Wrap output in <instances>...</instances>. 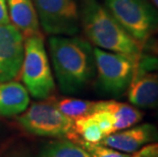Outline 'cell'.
Listing matches in <instances>:
<instances>
[{
    "mask_svg": "<svg viewBox=\"0 0 158 157\" xmlns=\"http://www.w3.org/2000/svg\"><path fill=\"white\" fill-rule=\"evenodd\" d=\"M49 50L58 86L64 94H76L88 84L95 71L94 49L79 37L51 36Z\"/></svg>",
    "mask_w": 158,
    "mask_h": 157,
    "instance_id": "1",
    "label": "cell"
},
{
    "mask_svg": "<svg viewBox=\"0 0 158 157\" xmlns=\"http://www.w3.org/2000/svg\"><path fill=\"white\" fill-rule=\"evenodd\" d=\"M80 23L91 42L97 47L139 60L143 44L131 36L105 6L97 0H85Z\"/></svg>",
    "mask_w": 158,
    "mask_h": 157,
    "instance_id": "2",
    "label": "cell"
},
{
    "mask_svg": "<svg viewBox=\"0 0 158 157\" xmlns=\"http://www.w3.org/2000/svg\"><path fill=\"white\" fill-rule=\"evenodd\" d=\"M23 81L28 92L36 99H46L55 90V83L41 34L30 36L23 42Z\"/></svg>",
    "mask_w": 158,
    "mask_h": 157,
    "instance_id": "3",
    "label": "cell"
},
{
    "mask_svg": "<svg viewBox=\"0 0 158 157\" xmlns=\"http://www.w3.org/2000/svg\"><path fill=\"white\" fill-rule=\"evenodd\" d=\"M105 7L141 44L158 33V10L147 0H105Z\"/></svg>",
    "mask_w": 158,
    "mask_h": 157,
    "instance_id": "4",
    "label": "cell"
},
{
    "mask_svg": "<svg viewBox=\"0 0 158 157\" xmlns=\"http://www.w3.org/2000/svg\"><path fill=\"white\" fill-rule=\"evenodd\" d=\"M18 121L23 129L33 135L76 140L75 121L50 102L33 103Z\"/></svg>",
    "mask_w": 158,
    "mask_h": 157,
    "instance_id": "5",
    "label": "cell"
},
{
    "mask_svg": "<svg viewBox=\"0 0 158 157\" xmlns=\"http://www.w3.org/2000/svg\"><path fill=\"white\" fill-rule=\"evenodd\" d=\"M97 85L104 94L119 96L127 90L138 60L129 56L94 49Z\"/></svg>",
    "mask_w": 158,
    "mask_h": 157,
    "instance_id": "6",
    "label": "cell"
},
{
    "mask_svg": "<svg viewBox=\"0 0 158 157\" xmlns=\"http://www.w3.org/2000/svg\"><path fill=\"white\" fill-rule=\"evenodd\" d=\"M46 34L73 36L79 32L80 14L73 0H32Z\"/></svg>",
    "mask_w": 158,
    "mask_h": 157,
    "instance_id": "7",
    "label": "cell"
},
{
    "mask_svg": "<svg viewBox=\"0 0 158 157\" xmlns=\"http://www.w3.org/2000/svg\"><path fill=\"white\" fill-rule=\"evenodd\" d=\"M127 98L137 107H158V58L143 54L139 58L127 87Z\"/></svg>",
    "mask_w": 158,
    "mask_h": 157,
    "instance_id": "8",
    "label": "cell"
},
{
    "mask_svg": "<svg viewBox=\"0 0 158 157\" xmlns=\"http://www.w3.org/2000/svg\"><path fill=\"white\" fill-rule=\"evenodd\" d=\"M23 37L11 25H0V83L12 81L22 68Z\"/></svg>",
    "mask_w": 158,
    "mask_h": 157,
    "instance_id": "9",
    "label": "cell"
},
{
    "mask_svg": "<svg viewBox=\"0 0 158 157\" xmlns=\"http://www.w3.org/2000/svg\"><path fill=\"white\" fill-rule=\"evenodd\" d=\"M154 142H158V129L152 123H143L110 134L103 138L99 144L117 151L133 153Z\"/></svg>",
    "mask_w": 158,
    "mask_h": 157,
    "instance_id": "10",
    "label": "cell"
},
{
    "mask_svg": "<svg viewBox=\"0 0 158 157\" xmlns=\"http://www.w3.org/2000/svg\"><path fill=\"white\" fill-rule=\"evenodd\" d=\"M9 21L23 35V39L41 34L39 19L32 0H7Z\"/></svg>",
    "mask_w": 158,
    "mask_h": 157,
    "instance_id": "11",
    "label": "cell"
},
{
    "mask_svg": "<svg viewBox=\"0 0 158 157\" xmlns=\"http://www.w3.org/2000/svg\"><path fill=\"white\" fill-rule=\"evenodd\" d=\"M29 103L26 87L15 81L0 83V115H18L28 108Z\"/></svg>",
    "mask_w": 158,
    "mask_h": 157,
    "instance_id": "12",
    "label": "cell"
},
{
    "mask_svg": "<svg viewBox=\"0 0 158 157\" xmlns=\"http://www.w3.org/2000/svg\"><path fill=\"white\" fill-rule=\"evenodd\" d=\"M97 109H106L111 113L114 118V132L135 126L144 116V113L135 106L114 100L98 101Z\"/></svg>",
    "mask_w": 158,
    "mask_h": 157,
    "instance_id": "13",
    "label": "cell"
},
{
    "mask_svg": "<svg viewBox=\"0 0 158 157\" xmlns=\"http://www.w3.org/2000/svg\"><path fill=\"white\" fill-rule=\"evenodd\" d=\"M76 140L80 143H92L98 144L104 138V135L100 129L98 122L92 114L75 119Z\"/></svg>",
    "mask_w": 158,
    "mask_h": 157,
    "instance_id": "14",
    "label": "cell"
},
{
    "mask_svg": "<svg viewBox=\"0 0 158 157\" xmlns=\"http://www.w3.org/2000/svg\"><path fill=\"white\" fill-rule=\"evenodd\" d=\"M98 101H89V100L76 99V98H63L55 103V106L63 114L73 118L87 116L96 111Z\"/></svg>",
    "mask_w": 158,
    "mask_h": 157,
    "instance_id": "15",
    "label": "cell"
},
{
    "mask_svg": "<svg viewBox=\"0 0 158 157\" xmlns=\"http://www.w3.org/2000/svg\"><path fill=\"white\" fill-rule=\"evenodd\" d=\"M38 157H91L81 145L63 140L49 143L41 150Z\"/></svg>",
    "mask_w": 158,
    "mask_h": 157,
    "instance_id": "16",
    "label": "cell"
},
{
    "mask_svg": "<svg viewBox=\"0 0 158 157\" xmlns=\"http://www.w3.org/2000/svg\"><path fill=\"white\" fill-rule=\"evenodd\" d=\"M81 146L89 153L91 157H127L126 153L119 152L110 147L101 144H92V143H81Z\"/></svg>",
    "mask_w": 158,
    "mask_h": 157,
    "instance_id": "17",
    "label": "cell"
},
{
    "mask_svg": "<svg viewBox=\"0 0 158 157\" xmlns=\"http://www.w3.org/2000/svg\"><path fill=\"white\" fill-rule=\"evenodd\" d=\"M96 119L104 135V138L110 134L114 133V118L112 114L106 109H97L96 111L91 113Z\"/></svg>",
    "mask_w": 158,
    "mask_h": 157,
    "instance_id": "18",
    "label": "cell"
},
{
    "mask_svg": "<svg viewBox=\"0 0 158 157\" xmlns=\"http://www.w3.org/2000/svg\"><path fill=\"white\" fill-rule=\"evenodd\" d=\"M136 153L139 157H158V142L147 144Z\"/></svg>",
    "mask_w": 158,
    "mask_h": 157,
    "instance_id": "19",
    "label": "cell"
},
{
    "mask_svg": "<svg viewBox=\"0 0 158 157\" xmlns=\"http://www.w3.org/2000/svg\"><path fill=\"white\" fill-rule=\"evenodd\" d=\"M9 15L5 0H0V25L9 24Z\"/></svg>",
    "mask_w": 158,
    "mask_h": 157,
    "instance_id": "20",
    "label": "cell"
},
{
    "mask_svg": "<svg viewBox=\"0 0 158 157\" xmlns=\"http://www.w3.org/2000/svg\"><path fill=\"white\" fill-rule=\"evenodd\" d=\"M151 1L153 2V4L155 5L156 9H157V10H158V0H151Z\"/></svg>",
    "mask_w": 158,
    "mask_h": 157,
    "instance_id": "21",
    "label": "cell"
},
{
    "mask_svg": "<svg viewBox=\"0 0 158 157\" xmlns=\"http://www.w3.org/2000/svg\"><path fill=\"white\" fill-rule=\"evenodd\" d=\"M127 157H139V156L137 155V153H135V154H134V155H129Z\"/></svg>",
    "mask_w": 158,
    "mask_h": 157,
    "instance_id": "22",
    "label": "cell"
}]
</instances>
